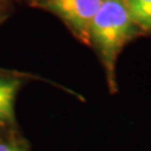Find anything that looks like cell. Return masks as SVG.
I'll list each match as a JSON object with an SVG mask.
<instances>
[{
    "mask_svg": "<svg viewBox=\"0 0 151 151\" xmlns=\"http://www.w3.org/2000/svg\"><path fill=\"white\" fill-rule=\"evenodd\" d=\"M103 0H43L32 6L58 17L73 36L90 46V28Z\"/></svg>",
    "mask_w": 151,
    "mask_h": 151,
    "instance_id": "cell-2",
    "label": "cell"
},
{
    "mask_svg": "<svg viewBox=\"0 0 151 151\" xmlns=\"http://www.w3.org/2000/svg\"><path fill=\"white\" fill-rule=\"evenodd\" d=\"M0 151H28V146L9 129L0 131Z\"/></svg>",
    "mask_w": 151,
    "mask_h": 151,
    "instance_id": "cell-5",
    "label": "cell"
},
{
    "mask_svg": "<svg viewBox=\"0 0 151 151\" xmlns=\"http://www.w3.org/2000/svg\"><path fill=\"white\" fill-rule=\"evenodd\" d=\"M143 34L130 17L123 0H103L90 28V46L103 65L111 93L118 92L116 63L121 52Z\"/></svg>",
    "mask_w": 151,
    "mask_h": 151,
    "instance_id": "cell-1",
    "label": "cell"
},
{
    "mask_svg": "<svg viewBox=\"0 0 151 151\" xmlns=\"http://www.w3.org/2000/svg\"><path fill=\"white\" fill-rule=\"evenodd\" d=\"M22 84L16 76L0 74V131L12 129L16 123L15 104Z\"/></svg>",
    "mask_w": 151,
    "mask_h": 151,
    "instance_id": "cell-3",
    "label": "cell"
},
{
    "mask_svg": "<svg viewBox=\"0 0 151 151\" xmlns=\"http://www.w3.org/2000/svg\"><path fill=\"white\" fill-rule=\"evenodd\" d=\"M14 0H0V24L6 22L14 10Z\"/></svg>",
    "mask_w": 151,
    "mask_h": 151,
    "instance_id": "cell-6",
    "label": "cell"
},
{
    "mask_svg": "<svg viewBox=\"0 0 151 151\" xmlns=\"http://www.w3.org/2000/svg\"><path fill=\"white\" fill-rule=\"evenodd\" d=\"M25 1H27V2H29L32 6H34L35 4H37L39 1H43V0H25Z\"/></svg>",
    "mask_w": 151,
    "mask_h": 151,
    "instance_id": "cell-7",
    "label": "cell"
},
{
    "mask_svg": "<svg viewBox=\"0 0 151 151\" xmlns=\"http://www.w3.org/2000/svg\"><path fill=\"white\" fill-rule=\"evenodd\" d=\"M130 17L143 32H151V0H123Z\"/></svg>",
    "mask_w": 151,
    "mask_h": 151,
    "instance_id": "cell-4",
    "label": "cell"
}]
</instances>
